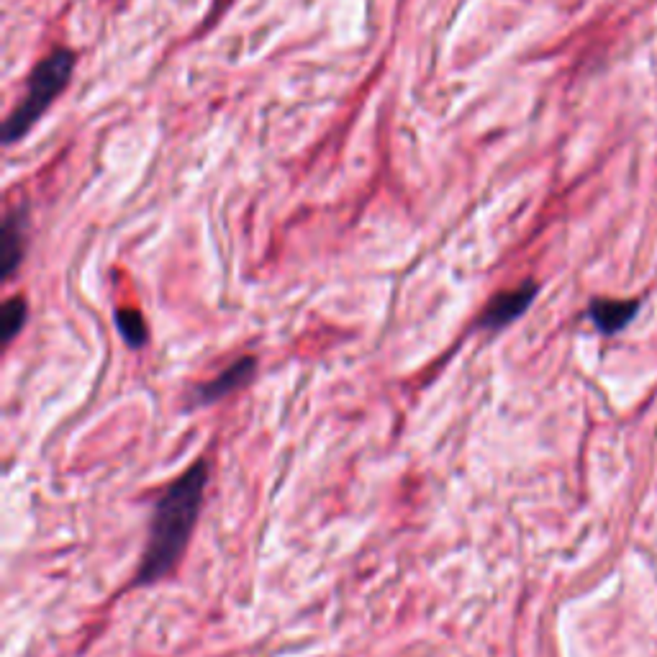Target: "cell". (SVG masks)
<instances>
[{"label": "cell", "mask_w": 657, "mask_h": 657, "mask_svg": "<svg viewBox=\"0 0 657 657\" xmlns=\"http://www.w3.org/2000/svg\"><path fill=\"white\" fill-rule=\"evenodd\" d=\"M208 478H211V462L201 457L160 493L154 504L152 524H149L147 550L139 563L134 586H154L180 563L190 534L196 529L198 516H201Z\"/></svg>", "instance_id": "1"}, {"label": "cell", "mask_w": 657, "mask_h": 657, "mask_svg": "<svg viewBox=\"0 0 657 657\" xmlns=\"http://www.w3.org/2000/svg\"><path fill=\"white\" fill-rule=\"evenodd\" d=\"M75 62L77 60L72 49L57 47L34 67L29 83H26L24 101H18L16 111L8 116L6 126H3V144H6V147H13L16 142H21V139L39 124V119L49 111L54 98H57L72 80Z\"/></svg>", "instance_id": "2"}, {"label": "cell", "mask_w": 657, "mask_h": 657, "mask_svg": "<svg viewBox=\"0 0 657 657\" xmlns=\"http://www.w3.org/2000/svg\"><path fill=\"white\" fill-rule=\"evenodd\" d=\"M257 373V360L252 355H244L239 360L231 362L226 370H221L216 378L206 380V383L196 385L193 391L188 393V409H201V406H211L216 401H224L226 396L237 393L239 388L255 378Z\"/></svg>", "instance_id": "3"}, {"label": "cell", "mask_w": 657, "mask_h": 657, "mask_svg": "<svg viewBox=\"0 0 657 657\" xmlns=\"http://www.w3.org/2000/svg\"><path fill=\"white\" fill-rule=\"evenodd\" d=\"M537 293L539 285L534 283V280H524V283L511 288V291L496 293V296L488 301V306L483 308L478 326L480 329H486V332H498V329L514 324L519 316L527 314L529 306H532L534 298H537Z\"/></svg>", "instance_id": "4"}, {"label": "cell", "mask_w": 657, "mask_h": 657, "mask_svg": "<svg viewBox=\"0 0 657 657\" xmlns=\"http://www.w3.org/2000/svg\"><path fill=\"white\" fill-rule=\"evenodd\" d=\"M26 237H29V208L13 206L3 219V239H0V257H3V278L13 280L26 255Z\"/></svg>", "instance_id": "5"}, {"label": "cell", "mask_w": 657, "mask_h": 657, "mask_svg": "<svg viewBox=\"0 0 657 657\" xmlns=\"http://www.w3.org/2000/svg\"><path fill=\"white\" fill-rule=\"evenodd\" d=\"M642 308V301H616V298H593L588 303V319L604 337L624 332L637 311Z\"/></svg>", "instance_id": "6"}, {"label": "cell", "mask_w": 657, "mask_h": 657, "mask_svg": "<svg viewBox=\"0 0 657 657\" xmlns=\"http://www.w3.org/2000/svg\"><path fill=\"white\" fill-rule=\"evenodd\" d=\"M26 319H29V303H26L24 296H13L3 303V311H0V339H3L6 347L24 329Z\"/></svg>", "instance_id": "7"}, {"label": "cell", "mask_w": 657, "mask_h": 657, "mask_svg": "<svg viewBox=\"0 0 657 657\" xmlns=\"http://www.w3.org/2000/svg\"><path fill=\"white\" fill-rule=\"evenodd\" d=\"M116 329H119L121 339L129 344L131 350H139V347L147 344V321H144V316L139 314L137 308H119L116 311Z\"/></svg>", "instance_id": "8"}]
</instances>
